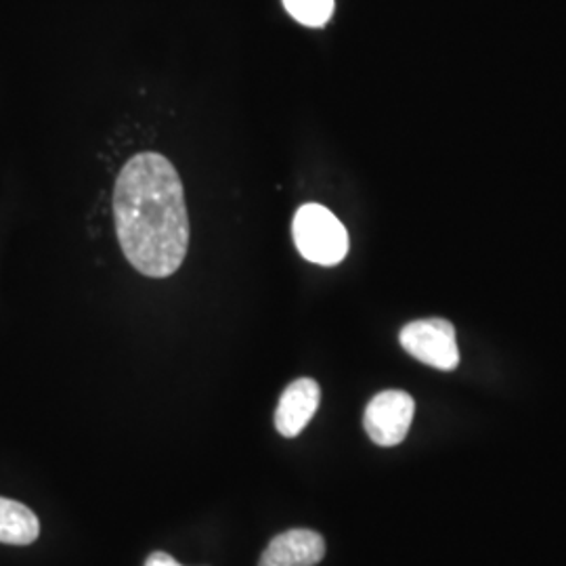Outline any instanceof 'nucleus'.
Here are the masks:
<instances>
[{"mask_svg": "<svg viewBox=\"0 0 566 566\" xmlns=\"http://www.w3.org/2000/svg\"><path fill=\"white\" fill-rule=\"evenodd\" d=\"M416 413L411 395L403 390H385L365 409L364 426L369 439L380 447L403 443Z\"/></svg>", "mask_w": 566, "mask_h": 566, "instance_id": "nucleus-4", "label": "nucleus"}, {"mask_svg": "<svg viewBox=\"0 0 566 566\" xmlns=\"http://www.w3.org/2000/svg\"><path fill=\"white\" fill-rule=\"evenodd\" d=\"M322 401V388L311 380L301 378L283 390L282 399L275 411V428L285 439H294L313 420Z\"/></svg>", "mask_w": 566, "mask_h": 566, "instance_id": "nucleus-6", "label": "nucleus"}, {"mask_svg": "<svg viewBox=\"0 0 566 566\" xmlns=\"http://www.w3.org/2000/svg\"><path fill=\"white\" fill-rule=\"evenodd\" d=\"M114 219L126 261L145 277L164 280L179 271L189 248V214L170 160L143 151L122 166Z\"/></svg>", "mask_w": 566, "mask_h": 566, "instance_id": "nucleus-1", "label": "nucleus"}, {"mask_svg": "<svg viewBox=\"0 0 566 566\" xmlns=\"http://www.w3.org/2000/svg\"><path fill=\"white\" fill-rule=\"evenodd\" d=\"M401 346L405 350L434 369L453 371L460 365V348L455 338V327L447 319H420L401 329Z\"/></svg>", "mask_w": 566, "mask_h": 566, "instance_id": "nucleus-3", "label": "nucleus"}, {"mask_svg": "<svg viewBox=\"0 0 566 566\" xmlns=\"http://www.w3.org/2000/svg\"><path fill=\"white\" fill-rule=\"evenodd\" d=\"M285 11L303 25L322 28L334 15V0H283Z\"/></svg>", "mask_w": 566, "mask_h": 566, "instance_id": "nucleus-8", "label": "nucleus"}, {"mask_svg": "<svg viewBox=\"0 0 566 566\" xmlns=\"http://www.w3.org/2000/svg\"><path fill=\"white\" fill-rule=\"evenodd\" d=\"M145 566H182L170 556V554H166V552H154L149 558H147V563Z\"/></svg>", "mask_w": 566, "mask_h": 566, "instance_id": "nucleus-9", "label": "nucleus"}, {"mask_svg": "<svg viewBox=\"0 0 566 566\" xmlns=\"http://www.w3.org/2000/svg\"><path fill=\"white\" fill-rule=\"evenodd\" d=\"M41 535L36 514L15 500L0 497V544L30 546Z\"/></svg>", "mask_w": 566, "mask_h": 566, "instance_id": "nucleus-7", "label": "nucleus"}, {"mask_svg": "<svg viewBox=\"0 0 566 566\" xmlns=\"http://www.w3.org/2000/svg\"><path fill=\"white\" fill-rule=\"evenodd\" d=\"M324 537L308 528H292L273 537L259 566H315L324 560Z\"/></svg>", "mask_w": 566, "mask_h": 566, "instance_id": "nucleus-5", "label": "nucleus"}, {"mask_svg": "<svg viewBox=\"0 0 566 566\" xmlns=\"http://www.w3.org/2000/svg\"><path fill=\"white\" fill-rule=\"evenodd\" d=\"M292 235L306 261L336 266L348 254V233L338 217L322 203H304L292 221Z\"/></svg>", "mask_w": 566, "mask_h": 566, "instance_id": "nucleus-2", "label": "nucleus"}]
</instances>
